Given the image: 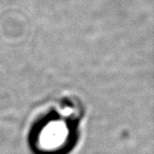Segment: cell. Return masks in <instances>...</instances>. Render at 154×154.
<instances>
[{
	"label": "cell",
	"instance_id": "cell-1",
	"mask_svg": "<svg viewBox=\"0 0 154 154\" xmlns=\"http://www.w3.org/2000/svg\"><path fill=\"white\" fill-rule=\"evenodd\" d=\"M79 139L78 120L50 113L32 126L29 147L33 154H69Z\"/></svg>",
	"mask_w": 154,
	"mask_h": 154
}]
</instances>
